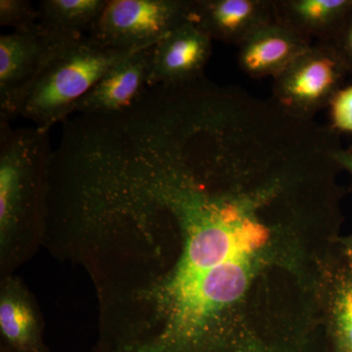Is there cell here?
Here are the masks:
<instances>
[{
	"label": "cell",
	"mask_w": 352,
	"mask_h": 352,
	"mask_svg": "<svg viewBox=\"0 0 352 352\" xmlns=\"http://www.w3.org/2000/svg\"><path fill=\"white\" fill-rule=\"evenodd\" d=\"M332 279L328 320L331 352H352V258L346 251Z\"/></svg>",
	"instance_id": "13"
},
{
	"label": "cell",
	"mask_w": 352,
	"mask_h": 352,
	"mask_svg": "<svg viewBox=\"0 0 352 352\" xmlns=\"http://www.w3.org/2000/svg\"><path fill=\"white\" fill-rule=\"evenodd\" d=\"M0 347L8 352H50L41 308L21 278H0Z\"/></svg>",
	"instance_id": "7"
},
{
	"label": "cell",
	"mask_w": 352,
	"mask_h": 352,
	"mask_svg": "<svg viewBox=\"0 0 352 352\" xmlns=\"http://www.w3.org/2000/svg\"><path fill=\"white\" fill-rule=\"evenodd\" d=\"M212 50V38L195 20L188 21L153 46L148 87L183 85L203 78Z\"/></svg>",
	"instance_id": "5"
},
{
	"label": "cell",
	"mask_w": 352,
	"mask_h": 352,
	"mask_svg": "<svg viewBox=\"0 0 352 352\" xmlns=\"http://www.w3.org/2000/svg\"><path fill=\"white\" fill-rule=\"evenodd\" d=\"M0 119V278L43 245L53 150L50 131Z\"/></svg>",
	"instance_id": "1"
},
{
	"label": "cell",
	"mask_w": 352,
	"mask_h": 352,
	"mask_svg": "<svg viewBox=\"0 0 352 352\" xmlns=\"http://www.w3.org/2000/svg\"><path fill=\"white\" fill-rule=\"evenodd\" d=\"M108 0H43L38 7L39 25L58 43L87 36Z\"/></svg>",
	"instance_id": "12"
},
{
	"label": "cell",
	"mask_w": 352,
	"mask_h": 352,
	"mask_svg": "<svg viewBox=\"0 0 352 352\" xmlns=\"http://www.w3.org/2000/svg\"><path fill=\"white\" fill-rule=\"evenodd\" d=\"M347 74L335 48L327 41H316L273 78L272 99L296 117L314 120L344 87Z\"/></svg>",
	"instance_id": "4"
},
{
	"label": "cell",
	"mask_w": 352,
	"mask_h": 352,
	"mask_svg": "<svg viewBox=\"0 0 352 352\" xmlns=\"http://www.w3.org/2000/svg\"><path fill=\"white\" fill-rule=\"evenodd\" d=\"M152 48L139 50L113 67L76 102L73 115H111L131 107L149 88Z\"/></svg>",
	"instance_id": "8"
},
{
	"label": "cell",
	"mask_w": 352,
	"mask_h": 352,
	"mask_svg": "<svg viewBox=\"0 0 352 352\" xmlns=\"http://www.w3.org/2000/svg\"><path fill=\"white\" fill-rule=\"evenodd\" d=\"M194 20L212 41L239 46L275 20L273 0H194Z\"/></svg>",
	"instance_id": "9"
},
{
	"label": "cell",
	"mask_w": 352,
	"mask_h": 352,
	"mask_svg": "<svg viewBox=\"0 0 352 352\" xmlns=\"http://www.w3.org/2000/svg\"><path fill=\"white\" fill-rule=\"evenodd\" d=\"M327 43L335 48L349 73H352V10Z\"/></svg>",
	"instance_id": "16"
},
{
	"label": "cell",
	"mask_w": 352,
	"mask_h": 352,
	"mask_svg": "<svg viewBox=\"0 0 352 352\" xmlns=\"http://www.w3.org/2000/svg\"><path fill=\"white\" fill-rule=\"evenodd\" d=\"M194 20V0H108L87 34L105 47H152Z\"/></svg>",
	"instance_id": "3"
},
{
	"label": "cell",
	"mask_w": 352,
	"mask_h": 352,
	"mask_svg": "<svg viewBox=\"0 0 352 352\" xmlns=\"http://www.w3.org/2000/svg\"><path fill=\"white\" fill-rule=\"evenodd\" d=\"M275 21L310 43L327 41L352 10V0H273Z\"/></svg>",
	"instance_id": "11"
},
{
	"label": "cell",
	"mask_w": 352,
	"mask_h": 352,
	"mask_svg": "<svg viewBox=\"0 0 352 352\" xmlns=\"http://www.w3.org/2000/svg\"><path fill=\"white\" fill-rule=\"evenodd\" d=\"M312 43L274 20L261 25L238 46V64L252 78H274Z\"/></svg>",
	"instance_id": "10"
},
{
	"label": "cell",
	"mask_w": 352,
	"mask_h": 352,
	"mask_svg": "<svg viewBox=\"0 0 352 352\" xmlns=\"http://www.w3.org/2000/svg\"><path fill=\"white\" fill-rule=\"evenodd\" d=\"M250 328H251V327H250ZM251 329H252V328H251ZM252 330H254V329H252ZM254 331H256V330H254ZM256 333H258V332H256ZM259 335H261V333H259ZM261 336H263V335H261ZM263 337H264V336H263ZM266 339H268V338H266ZM268 340H270V339H268ZM272 342H273V340H272ZM277 344H279V342H277ZM283 346H285V344H283ZM292 347H295V346H292ZM300 349H307V347H300Z\"/></svg>",
	"instance_id": "19"
},
{
	"label": "cell",
	"mask_w": 352,
	"mask_h": 352,
	"mask_svg": "<svg viewBox=\"0 0 352 352\" xmlns=\"http://www.w3.org/2000/svg\"><path fill=\"white\" fill-rule=\"evenodd\" d=\"M0 25L14 32H29L39 25L38 9L28 0H0Z\"/></svg>",
	"instance_id": "14"
},
{
	"label": "cell",
	"mask_w": 352,
	"mask_h": 352,
	"mask_svg": "<svg viewBox=\"0 0 352 352\" xmlns=\"http://www.w3.org/2000/svg\"><path fill=\"white\" fill-rule=\"evenodd\" d=\"M344 251H346L352 258V237L344 241Z\"/></svg>",
	"instance_id": "18"
},
{
	"label": "cell",
	"mask_w": 352,
	"mask_h": 352,
	"mask_svg": "<svg viewBox=\"0 0 352 352\" xmlns=\"http://www.w3.org/2000/svg\"><path fill=\"white\" fill-rule=\"evenodd\" d=\"M336 160L342 170H346L352 176V149L340 147L336 153Z\"/></svg>",
	"instance_id": "17"
},
{
	"label": "cell",
	"mask_w": 352,
	"mask_h": 352,
	"mask_svg": "<svg viewBox=\"0 0 352 352\" xmlns=\"http://www.w3.org/2000/svg\"><path fill=\"white\" fill-rule=\"evenodd\" d=\"M330 127L336 133L352 132V85L342 87L330 105Z\"/></svg>",
	"instance_id": "15"
},
{
	"label": "cell",
	"mask_w": 352,
	"mask_h": 352,
	"mask_svg": "<svg viewBox=\"0 0 352 352\" xmlns=\"http://www.w3.org/2000/svg\"><path fill=\"white\" fill-rule=\"evenodd\" d=\"M41 25L29 32L0 36V119L13 120V109L23 90L38 74L55 46Z\"/></svg>",
	"instance_id": "6"
},
{
	"label": "cell",
	"mask_w": 352,
	"mask_h": 352,
	"mask_svg": "<svg viewBox=\"0 0 352 352\" xmlns=\"http://www.w3.org/2000/svg\"><path fill=\"white\" fill-rule=\"evenodd\" d=\"M142 50L105 47L87 34L55 46L16 102L13 119L22 116L50 131L113 67Z\"/></svg>",
	"instance_id": "2"
}]
</instances>
